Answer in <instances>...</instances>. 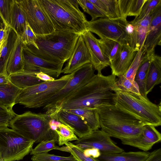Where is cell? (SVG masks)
<instances>
[{
  "label": "cell",
  "instance_id": "cell-27",
  "mask_svg": "<svg viewBox=\"0 0 161 161\" xmlns=\"http://www.w3.org/2000/svg\"><path fill=\"white\" fill-rule=\"evenodd\" d=\"M65 110L80 116L92 131L100 128L98 109L81 108Z\"/></svg>",
  "mask_w": 161,
  "mask_h": 161
},
{
  "label": "cell",
  "instance_id": "cell-30",
  "mask_svg": "<svg viewBox=\"0 0 161 161\" xmlns=\"http://www.w3.org/2000/svg\"><path fill=\"white\" fill-rule=\"evenodd\" d=\"M20 90L11 82L0 85V103L8 108L13 109Z\"/></svg>",
  "mask_w": 161,
  "mask_h": 161
},
{
  "label": "cell",
  "instance_id": "cell-51",
  "mask_svg": "<svg viewBox=\"0 0 161 161\" xmlns=\"http://www.w3.org/2000/svg\"><path fill=\"white\" fill-rule=\"evenodd\" d=\"M0 161H4L0 154Z\"/></svg>",
  "mask_w": 161,
  "mask_h": 161
},
{
  "label": "cell",
  "instance_id": "cell-24",
  "mask_svg": "<svg viewBox=\"0 0 161 161\" xmlns=\"http://www.w3.org/2000/svg\"><path fill=\"white\" fill-rule=\"evenodd\" d=\"M26 23L24 15L16 0H12L10 14V27L20 37Z\"/></svg>",
  "mask_w": 161,
  "mask_h": 161
},
{
  "label": "cell",
  "instance_id": "cell-43",
  "mask_svg": "<svg viewBox=\"0 0 161 161\" xmlns=\"http://www.w3.org/2000/svg\"><path fill=\"white\" fill-rule=\"evenodd\" d=\"M20 38L23 44L31 45L37 48L36 42V36L27 22L23 34Z\"/></svg>",
  "mask_w": 161,
  "mask_h": 161
},
{
  "label": "cell",
  "instance_id": "cell-15",
  "mask_svg": "<svg viewBox=\"0 0 161 161\" xmlns=\"http://www.w3.org/2000/svg\"><path fill=\"white\" fill-rule=\"evenodd\" d=\"M155 127L151 125H145L138 136L121 140V142L124 145L133 146L147 152L161 140V134Z\"/></svg>",
  "mask_w": 161,
  "mask_h": 161
},
{
  "label": "cell",
  "instance_id": "cell-42",
  "mask_svg": "<svg viewBox=\"0 0 161 161\" xmlns=\"http://www.w3.org/2000/svg\"><path fill=\"white\" fill-rule=\"evenodd\" d=\"M160 3H161V0H147L142 8L139 15L130 22L134 23L143 19L150 14Z\"/></svg>",
  "mask_w": 161,
  "mask_h": 161
},
{
  "label": "cell",
  "instance_id": "cell-16",
  "mask_svg": "<svg viewBox=\"0 0 161 161\" xmlns=\"http://www.w3.org/2000/svg\"><path fill=\"white\" fill-rule=\"evenodd\" d=\"M89 53L91 63L97 73L110 65V60L103 53L97 41V39L89 31L81 35Z\"/></svg>",
  "mask_w": 161,
  "mask_h": 161
},
{
  "label": "cell",
  "instance_id": "cell-3",
  "mask_svg": "<svg viewBox=\"0 0 161 161\" xmlns=\"http://www.w3.org/2000/svg\"><path fill=\"white\" fill-rule=\"evenodd\" d=\"M80 35L67 31H55L49 34L36 35V48L25 45L40 58L59 64L67 61Z\"/></svg>",
  "mask_w": 161,
  "mask_h": 161
},
{
  "label": "cell",
  "instance_id": "cell-36",
  "mask_svg": "<svg viewBox=\"0 0 161 161\" xmlns=\"http://www.w3.org/2000/svg\"><path fill=\"white\" fill-rule=\"evenodd\" d=\"M145 51L143 47L138 51L132 63L126 72L123 75L128 79L133 81L136 71L142 61L145 54Z\"/></svg>",
  "mask_w": 161,
  "mask_h": 161
},
{
  "label": "cell",
  "instance_id": "cell-45",
  "mask_svg": "<svg viewBox=\"0 0 161 161\" xmlns=\"http://www.w3.org/2000/svg\"><path fill=\"white\" fill-rule=\"evenodd\" d=\"M84 153L87 156H92L97 158L100 155L101 153L97 149L95 148H88L84 149Z\"/></svg>",
  "mask_w": 161,
  "mask_h": 161
},
{
  "label": "cell",
  "instance_id": "cell-34",
  "mask_svg": "<svg viewBox=\"0 0 161 161\" xmlns=\"http://www.w3.org/2000/svg\"><path fill=\"white\" fill-rule=\"evenodd\" d=\"M58 136V143L59 146L70 141H76L78 138L73 130L68 126L61 124L55 130Z\"/></svg>",
  "mask_w": 161,
  "mask_h": 161
},
{
  "label": "cell",
  "instance_id": "cell-12",
  "mask_svg": "<svg viewBox=\"0 0 161 161\" xmlns=\"http://www.w3.org/2000/svg\"><path fill=\"white\" fill-rule=\"evenodd\" d=\"M78 138L72 143L83 149H96L101 154H116L124 151L114 142L108 134L101 130L92 131L90 134Z\"/></svg>",
  "mask_w": 161,
  "mask_h": 161
},
{
  "label": "cell",
  "instance_id": "cell-48",
  "mask_svg": "<svg viewBox=\"0 0 161 161\" xmlns=\"http://www.w3.org/2000/svg\"><path fill=\"white\" fill-rule=\"evenodd\" d=\"M93 3L99 9L104 13L107 16V11L104 4L102 2L101 0H89ZM108 18V17H107Z\"/></svg>",
  "mask_w": 161,
  "mask_h": 161
},
{
  "label": "cell",
  "instance_id": "cell-4",
  "mask_svg": "<svg viewBox=\"0 0 161 161\" xmlns=\"http://www.w3.org/2000/svg\"><path fill=\"white\" fill-rule=\"evenodd\" d=\"M98 114L101 130L120 140L138 136L145 125L115 105L100 108Z\"/></svg>",
  "mask_w": 161,
  "mask_h": 161
},
{
  "label": "cell",
  "instance_id": "cell-37",
  "mask_svg": "<svg viewBox=\"0 0 161 161\" xmlns=\"http://www.w3.org/2000/svg\"><path fill=\"white\" fill-rule=\"evenodd\" d=\"M105 5L108 18L112 19H122L118 0H101Z\"/></svg>",
  "mask_w": 161,
  "mask_h": 161
},
{
  "label": "cell",
  "instance_id": "cell-50",
  "mask_svg": "<svg viewBox=\"0 0 161 161\" xmlns=\"http://www.w3.org/2000/svg\"><path fill=\"white\" fill-rule=\"evenodd\" d=\"M7 36V37L1 42V43L0 44V58L1 57L2 50L6 41Z\"/></svg>",
  "mask_w": 161,
  "mask_h": 161
},
{
  "label": "cell",
  "instance_id": "cell-23",
  "mask_svg": "<svg viewBox=\"0 0 161 161\" xmlns=\"http://www.w3.org/2000/svg\"><path fill=\"white\" fill-rule=\"evenodd\" d=\"M149 153L147 152L124 151L114 154H101L97 158L99 161H145Z\"/></svg>",
  "mask_w": 161,
  "mask_h": 161
},
{
  "label": "cell",
  "instance_id": "cell-7",
  "mask_svg": "<svg viewBox=\"0 0 161 161\" xmlns=\"http://www.w3.org/2000/svg\"><path fill=\"white\" fill-rule=\"evenodd\" d=\"M74 72L63 75L53 81L43 82L21 90L15 104L19 103L29 108L44 107L48 100L68 83Z\"/></svg>",
  "mask_w": 161,
  "mask_h": 161
},
{
  "label": "cell",
  "instance_id": "cell-14",
  "mask_svg": "<svg viewBox=\"0 0 161 161\" xmlns=\"http://www.w3.org/2000/svg\"><path fill=\"white\" fill-rule=\"evenodd\" d=\"M152 14L143 45L145 54L148 56L155 54L156 47L161 45V3L153 10Z\"/></svg>",
  "mask_w": 161,
  "mask_h": 161
},
{
  "label": "cell",
  "instance_id": "cell-46",
  "mask_svg": "<svg viewBox=\"0 0 161 161\" xmlns=\"http://www.w3.org/2000/svg\"><path fill=\"white\" fill-rule=\"evenodd\" d=\"M9 27L4 25L3 22L0 23V44L1 42L7 37Z\"/></svg>",
  "mask_w": 161,
  "mask_h": 161
},
{
  "label": "cell",
  "instance_id": "cell-38",
  "mask_svg": "<svg viewBox=\"0 0 161 161\" xmlns=\"http://www.w3.org/2000/svg\"><path fill=\"white\" fill-rule=\"evenodd\" d=\"M31 160L32 161H76L71 154L69 157H63L50 154L47 152L33 155Z\"/></svg>",
  "mask_w": 161,
  "mask_h": 161
},
{
  "label": "cell",
  "instance_id": "cell-40",
  "mask_svg": "<svg viewBox=\"0 0 161 161\" xmlns=\"http://www.w3.org/2000/svg\"><path fill=\"white\" fill-rule=\"evenodd\" d=\"M16 115L13 109L0 103V129L9 127L11 120Z\"/></svg>",
  "mask_w": 161,
  "mask_h": 161
},
{
  "label": "cell",
  "instance_id": "cell-25",
  "mask_svg": "<svg viewBox=\"0 0 161 161\" xmlns=\"http://www.w3.org/2000/svg\"><path fill=\"white\" fill-rule=\"evenodd\" d=\"M9 79L12 83L21 90L44 82L37 77L35 74L24 71L9 76Z\"/></svg>",
  "mask_w": 161,
  "mask_h": 161
},
{
  "label": "cell",
  "instance_id": "cell-2",
  "mask_svg": "<svg viewBox=\"0 0 161 161\" xmlns=\"http://www.w3.org/2000/svg\"><path fill=\"white\" fill-rule=\"evenodd\" d=\"M55 31L80 35L87 31V20L80 9L77 0H39Z\"/></svg>",
  "mask_w": 161,
  "mask_h": 161
},
{
  "label": "cell",
  "instance_id": "cell-32",
  "mask_svg": "<svg viewBox=\"0 0 161 161\" xmlns=\"http://www.w3.org/2000/svg\"><path fill=\"white\" fill-rule=\"evenodd\" d=\"M115 84L120 90L133 94L136 96H141L138 86L134 81L131 80L123 75L118 76L116 79Z\"/></svg>",
  "mask_w": 161,
  "mask_h": 161
},
{
  "label": "cell",
  "instance_id": "cell-44",
  "mask_svg": "<svg viewBox=\"0 0 161 161\" xmlns=\"http://www.w3.org/2000/svg\"><path fill=\"white\" fill-rule=\"evenodd\" d=\"M145 161H161V149L158 148L149 153L148 157Z\"/></svg>",
  "mask_w": 161,
  "mask_h": 161
},
{
  "label": "cell",
  "instance_id": "cell-21",
  "mask_svg": "<svg viewBox=\"0 0 161 161\" xmlns=\"http://www.w3.org/2000/svg\"><path fill=\"white\" fill-rule=\"evenodd\" d=\"M161 82V57L155 54L152 56L147 73L146 92L147 94Z\"/></svg>",
  "mask_w": 161,
  "mask_h": 161
},
{
  "label": "cell",
  "instance_id": "cell-19",
  "mask_svg": "<svg viewBox=\"0 0 161 161\" xmlns=\"http://www.w3.org/2000/svg\"><path fill=\"white\" fill-rule=\"evenodd\" d=\"M56 119L69 127L79 137L86 136L92 131L80 116L65 110L59 111Z\"/></svg>",
  "mask_w": 161,
  "mask_h": 161
},
{
  "label": "cell",
  "instance_id": "cell-13",
  "mask_svg": "<svg viewBox=\"0 0 161 161\" xmlns=\"http://www.w3.org/2000/svg\"><path fill=\"white\" fill-rule=\"evenodd\" d=\"M22 57L24 71L35 74L42 72L53 77L57 78L62 73L64 64L55 63L40 58L31 52L23 44Z\"/></svg>",
  "mask_w": 161,
  "mask_h": 161
},
{
  "label": "cell",
  "instance_id": "cell-8",
  "mask_svg": "<svg viewBox=\"0 0 161 161\" xmlns=\"http://www.w3.org/2000/svg\"><path fill=\"white\" fill-rule=\"evenodd\" d=\"M95 69L91 63L78 68L66 85L53 96L43 107L45 113L56 119L61 104L76 90L87 83L96 75Z\"/></svg>",
  "mask_w": 161,
  "mask_h": 161
},
{
  "label": "cell",
  "instance_id": "cell-6",
  "mask_svg": "<svg viewBox=\"0 0 161 161\" xmlns=\"http://www.w3.org/2000/svg\"><path fill=\"white\" fill-rule=\"evenodd\" d=\"M51 119L50 115L45 113L28 111L21 114H16L11 120L9 127L35 143L53 139L58 143V135L49 125Z\"/></svg>",
  "mask_w": 161,
  "mask_h": 161
},
{
  "label": "cell",
  "instance_id": "cell-26",
  "mask_svg": "<svg viewBox=\"0 0 161 161\" xmlns=\"http://www.w3.org/2000/svg\"><path fill=\"white\" fill-rule=\"evenodd\" d=\"M18 36L15 31L10 27L6 41L1 51L0 58V74L7 75L6 67L8 61Z\"/></svg>",
  "mask_w": 161,
  "mask_h": 161
},
{
  "label": "cell",
  "instance_id": "cell-29",
  "mask_svg": "<svg viewBox=\"0 0 161 161\" xmlns=\"http://www.w3.org/2000/svg\"><path fill=\"white\" fill-rule=\"evenodd\" d=\"M152 56H148L145 54L134 79L138 86L140 94L146 98H147L146 92L147 75Z\"/></svg>",
  "mask_w": 161,
  "mask_h": 161
},
{
  "label": "cell",
  "instance_id": "cell-47",
  "mask_svg": "<svg viewBox=\"0 0 161 161\" xmlns=\"http://www.w3.org/2000/svg\"><path fill=\"white\" fill-rule=\"evenodd\" d=\"M36 75L37 77L43 81H53L55 80L53 77L42 72L36 73Z\"/></svg>",
  "mask_w": 161,
  "mask_h": 161
},
{
  "label": "cell",
  "instance_id": "cell-28",
  "mask_svg": "<svg viewBox=\"0 0 161 161\" xmlns=\"http://www.w3.org/2000/svg\"><path fill=\"white\" fill-rule=\"evenodd\" d=\"M147 0H118L122 19H126L127 16L137 17Z\"/></svg>",
  "mask_w": 161,
  "mask_h": 161
},
{
  "label": "cell",
  "instance_id": "cell-9",
  "mask_svg": "<svg viewBox=\"0 0 161 161\" xmlns=\"http://www.w3.org/2000/svg\"><path fill=\"white\" fill-rule=\"evenodd\" d=\"M35 142L11 129H0V154L4 161H19L30 153Z\"/></svg>",
  "mask_w": 161,
  "mask_h": 161
},
{
  "label": "cell",
  "instance_id": "cell-53",
  "mask_svg": "<svg viewBox=\"0 0 161 161\" xmlns=\"http://www.w3.org/2000/svg\"></svg>",
  "mask_w": 161,
  "mask_h": 161
},
{
  "label": "cell",
  "instance_id": "cell-10",
  "mask_svg": "<svg viewBox=\"0 0 161 161\" xmlns=\"http://www.w3.org/2000/svg\"><path fill=\"white\" fill-rule=\"evenodd\" d=\"M126 19H112L99 18L87 21L88 31L97 34L101 38L113 40L122 45L128 44L129 37L126 30Z\"/></svg>",
  "mask_w": 161,
  "mask_h": 161
},
{
  "label": "cell",
  "instance_id": "cell-41",
  "mask_svg": "<svg viewBox=\"0 0 161 161\" xmlns=\"http://www.w3.org/2000/svg\"><path fill=\"white\" fill-rule=\"evenodd\" d=\"M12 0H0V18L5 26L10 27V14Z\"/></svg>",
  "mask_w": 161,
  "mask_h": 161
},
{
  "label": "cell",
  "instance_id": "cell-1",
  "mask_svg": "<svg viewBox=\"0 0 161 161\" xmlns=\"http://www.w3.org/2000/svg\"><path fill=\"white\" fill-rule=\"evenodd\" d=\"M116 76L97 73L87 83L72 94L59 106L60 110L98 109L114 105Z\"/></svg>",
  "mask_w": 161,
  "mask_h": 161
},
{
  "label": "cell",
  "instance_id": "cell-39",
  "mask_svg": "<svg viewBox=\"0 0 161 161\" xmlns=\"http://www.w3.org/2000/svg\"><path fill=\"white\" fill-rule=\"evenodd\" d=\"M68 147L70 153L76 161H99L96 158L92 157L87 156L85 155L84 149L72 143L68 142L65 144Z\"/></svg>",
  "mask_w": 161,
  "mask_h": 161
},
{
  "label": "cell",
  "instance_id": "cell-33",
  "mask_svg": "<svg viewBox=\"0 0 161 161\" xmlns=\"http://www.w3.org/2000/svg\"><path fill=\"white\" fill-rule=\"evenodd\" d=\"M56 141L53 140L43 141L39 143L31 152V155L43 153L48 152L53 149H57L63 151L69 152V147L67 146L59 147L55 145Z\"/></svg>",
  "mask_w": 161,
  "mask_h": 161
},
{
  "label": "cell",
  "instance_id": "cell-18",
  "mask_svg": "<svg viewBox=\"0 0 161 161\" xmlns=\"http://www.w3.org/2000/svg\"><path fill=\"white\" fill-rule=\"evenodd\" d=\"M137 52L128 44L122 45L118 55L110 62L112 74L117 77L124 75L129 68Z\"/></svg>",
  "mask_w": 161,
  "mask_h": 161
},
{
  "label": "cell",
  "instance_id": "cell-22",
  "mask_svg": "<svg viewBox=\"0 0 161 161\" xmlns=\"http://www.w3.org/2000/svg\"><path fill=\"white\" fill-rule=\"evenodd\" d=\"M148 29L138 24L127 22L126 30L129 37L128 43L132 48L138 51L143 47Z\"/></svg>",
  "mask_w": 161,
  "mask_h": 161
},
{
  "label": "cell",
  "instance_id": "cell-11",
  "mask_svg": "<svg viewBox=\"0 0 161 161\" xmlns=\"http://www.w3.org/2000/svg\"><path fill=\"white\" fill-rule=\"evenodd\" d=\"M26 22L36 35H43L55 31L53 25L39 0H16Z\"/></svg>",
  "mask_w": 161,
  "mask_h": 161
},
{
  "label": "cell",
  "instance_id": "cell-52",
  "mask_svg": "<svg viewBox=\"0 0 161 161\" xmlns=\"http://www.w3.org/2000/svg\"></svg>",
  "mask_w": 161,
  "mask_h": 161
},
{
  "label": "cell",
  "instance_id": "cell-20",
  "mask_svg": "<svg viewBox=\"0 0 161 161\" xmlns=\"http://www.w3.org/2000/svg\"><path fill=\"white\" fill-rule=\"evenodd\" d=\"M22 48L23 44L20 37L18 36L15 42L7 65L6 72L8 76L24 71Z\"/></svg>",
  "mask_w": 161,
  "mask_h": 161
},
{
  "label": "cell",
  "instance_id": "cell-5",
  "mask_svg": "<svg viewBox=\"0 0 161 161\" xmlns=\"http://www.w3.org/2000/svg\"><path fill=\"white\" fill-rule=\"evenodd\" d=\"M114 105L140 120L145 125L155 127L161 125V103L156 104L142 95L136 96L114 89Z\"/></svg>",
  "mask_w": 161,
  "mask_h": 161
},
{
  "label": "cell",
  "instance_id": "cell-31",
  "mask_svg": "<svg viewBox=\"0 0 161 161\" xmlns=\"http://www.w3.org/2000/svg\"><path fill=\"white\" fill-rule=\"evenodd\" d=\"M97 41L103 53L110 62L118 55L122 46L116 41L108 39H97Z\"/></svg>",
  "mask_w": 161,
  "mask_h": 161
},
{
  "label": "cell",
  "instance_id": "cell-17",
  "mask_svg": "<svg viewBox=\"0 0 161 161\" xmlns=\"http://www.w3.org/2000/svg\"><path fill=\"white\" fill-rule=\"evenodd\" d=\"M91 63L90 56L82 35L77 41L72 53L61 73L69 74L83 65Z\"/></svg>",
  "mask_w": 161,
  "mask_h": 161
},
{
  "label": "cell",
  "instance_id": "cell-49",
  "mask_svg": "<svg viewBox=\"0 0 161 161\" xmlns=\"http://www.w3.org/2000/svg\"><path fill=\"white\" fill-rule=\"evenodd\" d=\"M10 82L7 75L0 74V85L7 84Z\"/></svg>",
  "mask_w": 161,
  "mask_h": 161
},
{
  "label": "cell",
  "instance_id": "cell-35",
  "mask_svg": "<svg viewBox=\"0 0 161 161\" xmlns=\"http://www.w3.org/2000/svg\"><path fill=\"white\" fill-rule=\"evenodd\" d=\"M78 5L83 11L89 14L92 17L91 21H93L97 18H108L106 15L89 0H77Z\"/></svg>",
  "mask_w": 161,
  "mask_h": 161
}]
</instances>
